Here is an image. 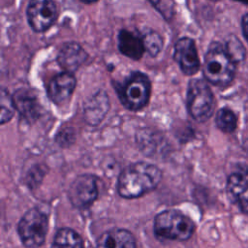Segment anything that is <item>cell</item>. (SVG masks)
Masks as SVG:
<instances>
[{"instance_id":"ba28073f","label":"cell","mask_w":248,"mask_h":248,"mask_svg":"<svg viewBox=\"0 0 248 248\" xmlns=\"http://www.w3.org/2000/svg\"><path fill=\"white\" fill-rule=\"evenodd\" d=\"M97 196V182L95 177L90 174H82L76 178L69 190L71 202L79 208L89 206Z\"/></svg>"},{"instance_id":"484cf974","label":"cell","mask_w":248,"mask_h":248,"mask_svg":"<svg viewBox=\"0 0 248 248\" xmlns=\"http://www.w3.org/2000/svg\"><path fill=\"white\" fill-rule=\"evenodd\" d=\"M212 1H218V0H212Z\"/></svg>"},{"instance_id":"ac0fdd59","label":"cell","mask_w":248,"mask_h":248,"mask_svg":"<svg viewBox=\"0 0 248 248\" xmlns=\"http://www.w3.org/2000/svg\"><path fill=\"white\" fill-rule=\"evenodd\" d=\"M141 38L144 49L150 56H156L163 46V40L161 36L153 30H146L141 34Z\"/></svg>"},{"instance_id":"7c38bea8","label":"cell","mask_w":248,"mask_h":248,"mask_svg":"<svg viewBox=\"0 0 248 248\" xmlns=\"http://www.w3.org/2000/svg\"><path fill=\"white\" fill-rule=\"evenodd\" d=\"M85 50L77 43H68L62 46L58 53V63L66 71L73 73L86 60Z\"/></svg>"},{"instance_id":"9c48e42d","label":"cell","mask_w":248,"mask_h":248,"mask_svg":"<svg viewBox=\"0 0 248 248\" xmlns=\"http://www.w3.org/2000/svg\"><path fill=\"white\" fill-rule=\"evenodd\" d=\"M174 59L179 65L181 71L192 76L200 69V60L195 43L190 38H181L174 46Z\"/></svg>"},{"instance_id":"ffe728a7","label":"cell","mask_w":248,"mask_h":248,"mask_svg":"<svg viewBox=\"0 0 248 248\" xmlns=\"http://www.w3.org/2000/svg\"><path fill=\"white\" fill-rule=\"evenodd\" d=\"M15 104L13 98L9 96V94L2 89L1 92V123H5L9 121L10 118L13 116Z\"/></svg>"},{"instance_id":"8fae6325","label":"cell","mask_w":248,"mask_h":248,"mask_svg":"<svg viewBox=\"0 0 248 248\" xmlns=\"http://www.w3.org/2000/svg\"><path fill=\"white\" fill-rule=\"evenodd\" d=\"M228 192L240 208L248 214V169L239 170L229 176Z\"/></svg>"},{"instance_id":"cb8c5ba5","label":"cell","mask_w":248,"mask_h":248,"mask_svg":"<svg viewBox=\"0 0 248 248\" xmlns=\"http://www.w3.org/2000/svg\"><path fill=\"white\" fill-rule=\"evenodd\" d=\"M245 148H246V150L248 151V140L245 141Z\"/></svg>"},{"instance_id":"9a60e30c","label":"cell","mask_w":248,"mask_h":248,"mask_svg":"<svg viewBox=\"0 0 248 248\" xmlns=\"http://www.w3.org/2000/svg\"><path fill=\"white\" fill-rule=\"evenodd\" d=\"M16 109L26 119H34L39 112V103L36 97L27 90H18L13 97Z\"/></svg>"},{"instance_id":"30bf717a","label":"cell","mask_w":248,"mask_h":248,"mask_svg":"<svg viewBox=\"0 0 248 248\" xmlns=\"http://www.w3.org/2000/svg\"><path fill=\"white\" fill-rule=\"evenodd\" d=\"M76 87V78L70 72H63L56 75L47 85V95L55 104L66 102Z\"/></svg>"},{"instance_id":"603a6c76","label":"cell","mask_w":248,"mask_h":248,"mask_svg":"<svg viewBox=\"0 0 248 248\" xmlns=\"http://www.w3.org/2000/svg\"><path fill=\"white\" fill-rule=\"evenodd\" d=\"M82 2H85V3H92V2H95L97 0H81Z\"/></svg>"},{"instance_id":"7a4b0ae2","label":"cell","mask_w":248,"mask_h":248,"mask_svg":"<svg viewBox=\"0 0 248 248\" xmlns=\"http://www.w3.org/2000/svg\"><path fill=\"white\" fill-rule=\"evenodd\" d=\"M235 74V62L220 43H212L204 56L203 76L217 86L230 84Z\"/></svg>"},{"instance_id":"44dd1931","label":"cell","mask_w":248,"mask_h":248,"mask_svg":"<svg viewBox=\"0 0 248 248\" xmlns=\"http://www.w3.org/2000/svg\"><path fill=\"white\" fill-rule=\"evenodd\" d=\"M155 9L166 18L170 19L174 13L173 0H149Z\"/></svg>"},{"instance_id":"d6986e66","label":"cell","mask_w":248,"mask_h":248,"mask_svg":"<svg viewBox=\"0 0 248 248\" xmlns=\"http://www.w3.org/2000/svg\"><path fill=\"white\" fill-rule=\"evenodd\" d=\"M228 53L232 58V60L237 63L239 61H242L245 56V49L240 43V41L236 37H232L229 39L225 46Z\"/></svg>"},{"instance_id":"8992f818","label":"cell","mask_w":248,"mask_h":248,"mask_svg":"<svg viewBox=\"0 0 248 248\" xmlns=\"http://www.w3.org/2000/svg\"><path fill=\"white\" fill-rule=\"evenodd\" d=\"M21 242L28 248L41 246L47 232V218L37 208L28 210L20 219L17 227Z\"/></svg>"},{"instance_id":"3957f363","label":"cell","mask_w":248,"mask_h":248,"mask_svg":"<svg viewBox=\"0 0 248 248\" xmlns=\"http://www.w3.org/2000/svg\"><path fill=\"white\" fill-rule=\"evenodd\" d=\"M195 230L192 220L173 209L160 212L154 220V231L157 235L171 240H186Z\"/></svg>"},{"instance_id":"277c9868","label":"cell","mask_w":248,"mask_h":248,"mask_svg":"<svg viewBox=\"0 0 248 248\" xmlns=\"http://www.w3.org/2000/svg\"><path fill=\"white\" fill-rule=\"evenodd\" d=\"M150 88L149 78L142 73L135 72L117 86V93L127 108L139 110L148 103Z\"/></svg>"},{"instance_id":"6da1fadb","label":"cell","mask_w":248,"mask_h":248,"mask_svg":"<svg viewBox=\"0 0 248 248\" xmlns=\"http://www.w3.org/2000/svg\"><path fill=\"white\" fill-rule=\"evenodd\" d=\"M161 178V170L156 166L145 162L135 163L120 173L117 191L123 198H139L155 189Z\"/></svg>"},{"instance_id":"5bb4252c","label":"cell","mask_w":248,"mask_h":248,"mask_svg":"<svg viewBox=\"0 0 248 248\" xmlns=\"http://www.w3.org/2000/svg\"><path fill=\"white\" fill-rule=\"evenodd\" d=\"M117 38L118 48L122 54L134 60L141 58L145 50L141 35L128 30H121Z\"/></svg>"},{"instance_id":"4fadbf2b","label":"cell","mask_w":248,"mask_h":248,"mask_svg":"<svg viewBox=\"0 0 248 248\" xmlns=\"http://www.w3.org/2000/svg\"><path fill=\"white\" fill-rule=\"evenodd\" d=\"M95 248H136V240L129 231L113 229L98 238Z\"/></svg>"},{"instance_id":"52a82bcc","label":"cell","mask_w":248,"mask_h":248,"mask_svg":"<svg viewBox=\"0 0 248 248\" xmlns=\"http://www.w3.org/2000/svg\"><path fill=\"white\" fill-rule=\"evenodd\" d=\"M57 11L52 0H29L27 19L36 32L47 30L55 21Z\"/></svg>"},{"instance_id":"d4e9b609","label":"cell","mask_w":248,"mask_h":248,"mask_svg":"<svg viewBox=\"0 0 248 248\" xmlns=\"http://www.w3.org/2000/svg\"><path fill=\"white\" fill-rule=\"evenodd\" d=\"M235 1H241V2H245V3H248V0H235Z\"/></svg>"},{"instance_id":"5b68a950","label":"cell","mask_w":248,"mask_h":248,"mask_svg":"<svg viewBox=\"0 0 248 248\" xmlns=\"http://www.w3.org/2000/svg\"><path fill=\"white\" fill-rule=\"evenodd\" d=\"M187 108L191 116L199 122L206 121L212 115L214 97L204 80H190L187 89Z\"/></svg>"},{"instance_id":"7402d4cb","label":"cell","mask_w":248,"mask_h":248,"mask_svg":"<svg viewBox=\"0 0 248 248\" xmlns=\"http://www.w3.org/2000/svg\"><path fill=\"white\" fill-rule=\"evenodd\" d=\"M241 27H242L243 36L245 37L246 41L248 42V14H245V15L242 16V19H241Z\"/></svg>"},{"instance_id":"e0dca14e","label":"cell","mask_w":248,"mask_h":248,"mask_svg":"<svg viewBox=\"0 0 248 248\" xmlns=\"http://www.w3.org/2000/svg\"><path fill=\"white\" fill-rule=\"evenodd\" d=\"M216 125L225 133H232L236 128V116L232 110L228 108H223L216 114Z\"/></svg>"},{"instance_id":"2e32d148","label":"cell","mask_w":248,"mask_h":248,"mask_svg":"<svg viewBox=\"0 0 248 248\" xmlns=\"http://www.w3.org/2000/svg\"><path fill=\"white\" fill-rule=\"evenodd\" d=\"M51 248H84L81 237L71 229L59 230L53 239Z\"/></svg>"}]
</instances>
